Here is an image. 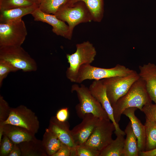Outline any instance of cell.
<instances>
[{"label":"cell","instance_id":"13","mask_svg":"<svg viewBox=\"0 0 156 156\" xmlns=\"http://www.w3.org/2000/svg\"><path fill=\"white\" fill-rule=\"evenodd\" d=\"M31 14L34 21L47 23L51 25L52 27V31L56 35L71 40L73 35L70 32L68 25L57 18L55 15L44 13L39 8Z\"/></svg>","mask_w":156,"mask_h":156},{"label":"cell","instance_id":"32","mask_svg":"<svg viewBox=\"0 0 156 156\" xmlns=\"http://www.w3.org/2000/svg\"><path fill=\"white\" fill-rule=\"evenodd\" d=\"M139 156H156V148L148 151H142L139 152Z\"/></svg>","mask_w":156,"mask_h":156},{"label":"cell","instance_id":"4","mask_svg":"<svg viewBox=\"0 0 156 156\" xmlns=\"http://www.w3.org/2000/svg\"><path fill=\"white\" fill-rule=\"evenodd\" d=\"M54 15L59 19L67 23L70 32L72 35L76 26L80 23L93 21L90 11L82 1L73 3L66 1Z\"/></svg>","mask_w":156,"mask_h":156},{"label":"cell","instance_id":"22","mask_svg":"<svg viewBox=\"0 0 156 156\" xmlns=\"http://www.w3.org/2000/svg\"><path fill=\"white\" fill-rule=\"evenodd\" d=\"M45 147L48 154L52 156L60 148L62 142L58 137L49 129L45 134Z\"/></svg>","mask_w":156,"mask_h":156},{"label":"cell","instance_id":"25","mask_svg":"<svg viewBox=\"0 0 156 156\" xmlns=\"http://www.w3.org/2000/svg\"><path fill=\"white\" fill-rule=\"evenodd\" d=\"M34 4L29 0H0V11L28 6Z\"/></svg>","mask_w":156,"mask_h":156},{"label":"cell","instance_id":"12","mask_svg":"<svg viewBox=\"0 0 156 156\" xmlns=\"http://www.w3.org/2000/svg\"><path fill=\"white\" fill-rule=\"evenodd\" d=\"M91 114H86L82 120L71 130V135L76 144H84L92 133L99 120Z\"/></svg>","mask_w":156,"mask_h":156},{"label":"cell","instance_id":"9","mask_svg":"<svg viewBox=\"0 0 156 156\" xmlns=\"http://www.w3.org/2000/svg\"><path fill=\"white\" fill-rule=\"evenodd\" d=\"M115 130L114 124L109 118H99L84 144L101 152L113 140L112 135Z\"/></svg>","mask_w":156,"mask_h":156},{"label":"cell","instance_id":"26","mask_svg":"<svg viewBox=\"0 0 156 156\" xmlns=\"http://www.w3.org/2000/svg\"><path fill=\"white\" fill-rule=\"evenodd\" d=\"M18 70L9 62L0 59V87L1 86L3 80L10 72Z\"/></svg>","mask_w":156,"mask_h":156},{"label":"cell","instance_id":"14","mask_svg":"<svg viewBox=\"0 0 156 156\" xmlns=\"http://www.w3.org/2000/svg\"><path fill=\"white\" fill-rule=\"evenodd\" d=\"M49 129L56 135L62 143L71 148L72 154H75L77 145L73 138L68 122H60L55 117H53L51 120Z\"/></svg>","mask_w":156,"mask_h":156},{"label":"cell","instance_id":"11","mask_svg":"<svg viewBox=\"0 0 156 156\" xmlns=\"http://www.w3.org/2000/svg\"><path fill=\"white\" fill-rule=\"evenodd\" d=\"M89 89L92 94L105 110L109 119L114 124L116 135L118 134L125 135V131L120 129L119 124L115 120L113 109L107 95L105 87L102 80H94L90 86Z\"/></svg>","mask_w":156,"mask_h":156},{"label":"cell","instance_id":"16","mask_svg":"<svg viewBox=\"0 0 156 156\" xmlns=\"http://www.w3.org/2000/svg\"><path fill=\"white\" fill-rule=\"evenodd\" d=\"M137 109L136 107L127 108L124 110L122 114L130 120L133 132L137 138L138 151L140 152L145 151L146 135L144 125L135 115V112Z\"/></svg>","mask_w":156,"mask_h":156},{"label":"cell","instance_id":"27","mask_svg":"<svg viewBox=\"0 0 156 156\" xmlns=\"http://www.w3.org/2000/svg\"><path fill=\"white\" fill-rule=\"evenodd\" d=\"M75 156H99L100 152L85 144L77 145Z\"/></svg>","mask_w":156,"mask_h":156},{"label":"cell","instance_id":"15","mask_svg":"<svg viewBox=\"0 0 156 156\" xmlns=\"http://www.w3.org/2000/svg\"><path fill=\"white\" fill-rule=\"evenodd\" d=\"M139 68L140 77L144 81L151 100L156 104V64L149 62L139 66Z\"/></svg>","mask_w":156,"mask_h":156},{"label":"cell","instance_id":"6","mask_svg":"<svg viewBox=\"0 0 156 156\" xmlns=\"http://www.w3.org/2000/svg\"><path fill=\"white\" fill-rule=\"evenodd\" d=\"M0 59L24 72L35 71L37 69L36 61L21 46L0 47Z\"/></svg>","mask_w":156,"mask_h":156},{"label":"cell","instance_id":"30","mask_svg":"<svg viewBox=\"0 0 156 156\" xmlns=\"http://www.w3.org/2000/svg\"><path fill=\"white\" fill-rule=\"evenodd\" d=\"M71 148L67 145L62 143L58 151L52 156H71Z\"/></svg>","mask_w":156,"mask_h":156},{"label":"cell","instance_id":"5","mask_svg":"<svg viewBox=\"0 0 156 156\" xmlns=\"http://www.w3.org/2000/svg\"><path fill=\"white\" fill-rule=\"evenodd\" d=\"M135 71L118 64L110 68H100L90 64H85L80 68L75 83H80L87 79L100 80L113 77L126 76Z\"/></svg>","mask_w":156,"mask_h":156},{"label":"cell","instance_id":"8","mask_svg":"<svg viewBox=\"0 0 156 156\" xmlns=\"http://www.w3.org/2000/svg\"><path fill=\"white\" fill-rule=\"evenodd\" d=\"M140 78L136 71L128 76L115 77L101 79L106 89L112 106L125 95L133 84Z\"/></svg>","mask_w":156,"mask_h":156},{"label":"cell","instance_id":"33","mask_svg":"<svg viewBox=\"0 0 156 156\" xmlns=\"http://www.w3.org/2000/svg\"><path fill=\"white\" fill-rule=\"evenodd\" d=\"M21 154V152L20 149L14 145L13 149L8 155L9 156H20Z\"/></svg>","mask_w":156,"mask_h":156},{"label":"cell","instance_id":"20","mask_svg":"<svg viewBox=\"0 0 156 156\" xmlns=\"http://www.w3.org/2000/svg\"><path fill=\"white\" fill-rule=\"evenodd\" d=\"M122 134L116 135V138L101 152L99 156H123L125 140Z\"/></svg>","mask_w":156,"mask_h":156},{"label":"cell","instance_id":"17","mask_svg":"<svg viewBox=\"0 0 156 156\" xmlns=\"http://www.w3.org/2000/svg\"><path fill=\"white\" fill-rule=\"evenodd\" d=\"M38 8V5L34 4L28 6L0 11V23H5L22 18L25 15L31 14Z\"/></svg>","mask_w":156,"mask_h":156},{"label":"cell","instance_id":"28","mask_svg":"<svg viewBox=\"0 0 156 156\" xmlns=\"http://www.w3.org/2000/svg\"><path fill=\"white\" fill-rule=\"evenodd\" d=\"M142 112L156 124V104H153L152 102L147 103L143 107Z\"/></svg>","mask_w":156,"mask_h":156},{"label":"cell","instance_id":"2","mask_svg":"<svg viewBox=\"0 0 156 156\" xmlns=\"http://www.w3.org/2000/svg\"><path fill=\"white\" fill-rule=\"evenodd\" d=\"M74 53L67 54L66 57L69 66L66 71L67 78L75 83L80 67L85 64H91L94 60L97 52L93 44L88 41L78 43Z\"/></svg>","mask_w":156,"mask_h":156},{"label":"cell","instance_id":"1","mask_svg":"<svg viewBox=\"0 0 156 156\" xmlns=\"http://www.w3.org/2000/svg\"><path fill=\"white\" fill-rule=\"evenodd\" d=\"M152 101L145 83L140 77L133 84L127 92L112 106L116 123L118 124L121 115L126 109L136 107L142 111L143 107Z\"/></svg>","mask_w":156,"mask_h":156},{"label":"cell","instance_id":"24","mask_svg":"<svg viewBox=\"0 0 156 156\" xmlns=\"http://www.w3.org/2000/svg\"><path fill=\"white\" fill-rule=\"evenodd\" d=\"M66 0H42L39 8L42 12L54 14Z\"/></svg>","mask_w":156,"mask_h":156},{"label":"cell","instance_id":"7","mask_svg":"<svg viewBox=\"0 0 156 156\" xmlns=\"http://www.w3.org/2000/svg\"><path fill=\"white\" fill-rule=\"evenodd\" d=\"M27 35L22 18L0 23V47L21 46Z\"/></svg>","mask_w":156,"mask_h":156},{"label":"cell","instance_id":"10","mask_svg":"<svg viewBox=\"0 0 156 156\" xmlns=\"http://www.w3.org/2000/svg\"><path fill=\"white\" fill-rule=\"evenodd\" d=\"M8 117L1 123L22 128L31 133H36L38 129V119L31 110L23 106L10 110Z\"/></svg>","mask_w":156,"mask_h":156},{"label":"cell","instance_id":"29","mask_svg":"<svg viewBox=\"0 0 156 156\" xmlns=\"http://www.w3.org/2000/svg\"><path fill=\"white\" fill-rule=\"evenodd\" d=\"M13 143L6 135L4 137L1 144V155H8L14 148V146Z\"/></svg>","mask_w":156,"mask_h":156},{"label":"cell","instance_id":"19","mask_svg":"<svg viewBox=\"0 0 156 156\" xmlns=\"http://www.w3.org/2000/svg\"><path fill=\"white\" fill-rule=\"evenodd\" d=\"M78 1L85 3L92 14L93 21L100 22L101 21L104 15L103 0H66V2L73 3Z\"/></svg>","mask_w":156,"mask_h":156},{"label":"cell","instance_id":"3","mask_svg":"<svg viewBox=\"0 0 156 156\" xmlns=\"http://www.w3.org/2000/svg\"><path fill=\"white\" fill-rule=\"evenodd\" d=\"M71 92L77 93L79 103L75 106L77 116L82 119L87 114H91L99 118H109L101 104L92 94L89 88L81 84H75L71 88Z\"/></svg>","mask_w":156,"mask_h":156},{"label":"cell","instance_id":"31","mask_svg":"<svg viewBox=\"0 0 156 156\" xmlns=\"http://www.w3.org/2000/svg\"><path fill=\"white\" fill-rule=\"evenodd\" d=\"M68 116V108L65 107L60 109L57 113L55 117L59 121L64 122L67 121Z\"/></svg>","mask_w":156,"mask_h":156},{"label":"cell","instance_id":"23","mask_svg":"<svg viewBox=\"0 0 156 156\" xmlns=\"http://www.w3.org/2000/svg\"><path fill=\"white\" fill-rule=\"evenodd\" d=\"M5 131L6 135L14 144L29 142L33 139L31 133L25 130L14 128Z\"/></svg>","mask_w":156,"mask_h":156},{"label":"cell","instance_id":"21","mask_svg":"<svg viewBox=\"0 0 156 156\" xmlns=\"http://www.w3.org/2000/svg\"><path fill=\"white\" fill-rule=\"evenodd\" d=\"M144 126L146 135V146L144 151L156 148V124L152 119L145 116Z\"/></svg>","mask_w":156,"mask_h":156},{"label":"cell","instance_id":"35","mask_svg":"<svg viewBox=\"0 0 156 156\" xmlns=\"http://www.w3.org/2000/svg\"><path fill=\"white\" fill-rule=\"evenodd\" d=\"M33 4L37 5L39 6L42 0H29Z\"/></svg>","mask_w":156,"mask_h":156},{"label":"cell","instance_id":"34","mask_svg":"<svg viewBox=\"0 0 156 156\" xmlns=\"http://www.w3.org/2000/svg\"><path fill=\"white\" fill-rule=\"evenodd\" d=\"M4 125L2 123L1 125H0V142L1 143V138L2 135L3 134V133L4 131Z\"/></svg>","mask_w":156,"mask_h":156},{"label":"cell","instance_id":"18","mask_svg":"<svg viewBox=\"0 0 156 156\" xmlns=\"http://www.w3.org/2000/svg\"><path fill=\"white\" fill-rule=\"evenodd\" d=\"M124 131L126 136L125 140L123 156H139L137 138L133 132L130 121L128 123Z\"/></svg>","mask_w":156,"mask_h":156}]
</instances>
